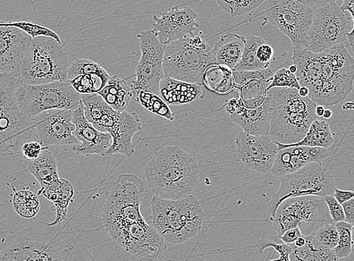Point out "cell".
I'll return each instance as SVG.
<instances>
[{"mask_svg": "<svg viewBox=\"0 0 354 261\" xmlns=\"http://www.w3.org/2000/svg\"><path fill=\"white\" fill-rule=\"evenodd\" d=\"M292 60L300 86L308 88L317 105H337L353 89L354 60L344 44L322 52L303 50L293 53Z\"/></svg>", "mask_w": 354, "mask_h": 261, "instance_id": "1", "label": "cell"}, {"mask_svg": "<svg viewBox=\"0 0 354 261\" xmlns=\"http://www.w3.org/2000/svg\"><path fill=\"white\" fill-rule=\"evenodd\" d=\"M200 173L197 159L179 146L159 149L145 170L151 192L166 200H179L192 195Z\"/></svg>", "mask_w": 354, "mask_h": 261, "instance_id": "2", "label": "cell"}, {"mask_svg": "<svg viewBox=\"0 0 354 261\" xmlns=\"http://www.w3.org/2000/svg\"><path fill=\"white\" fill-rule=\"evenodd\" d=\"M268 96L272 108L269 137L281 144H292L304 138L317 119L314 101L301 97L297 88H273L268 90Z\"/></svg>", "mask_w": 354, "mask_h": 261, "instance_id": "3", "label": "cell"}, {"mask_svg": "<svg viewBox=\"0 0 354 261\" xmlns=\"http://www.w3.org/2000/svg\"><path fill=\"white\" fill-rule=\"evenodd\" d=\"M151 221L165 242L180 244L200 232L205 213L199 200L190 195L179 200L155 195L151 202Z\"/></svg>", "mask_w": 354, "mask_h": 261, "instance_id": "4", "label": "cell"}, {"mask_svg": "<svg viewBox=\"0 0 354 261\" xmlns=\"http://www.w3.org/2000/svg\"><path fill=\"white\" fill-rule=\"evenodd\" d=\"M68 56L62 44L49 37L32 39L25 52L18 77L22 85H43L68 80Z\"/></svg>", "mask_w": 354, "mask_h": 261, "instance_id": "5", "label": "cell"}, {"mask_svg": "<svg viewBox=\"0 0 354 261\" xmlns=\"http://www.w3.org/2000/svg\"><path fill=\"white\" fill-rule=\"evenodd\" d=\"M213 64H215L213 49L200 36L174 41L165 50V77L176 80L203 86V73Z\"/></svg>", "mask_w": 354, "mask_h": 261, "instance_id": "6", "label": "cell"}, {"mask_svg": "<svg viewBox=\"0 0 354 261\" xmlns=\"http://www.w3.org/2000/svg\"><path fill=\"white\" fill-rule=\"evenodd\" d=\"M145 191V182L137 175L123 174L117 179L106 193L102 212L108 233L145 219L140 212Z\"/></svg>", "mask_w": 354, "mask_h": 261, "instance_id": "7", "label": "cell"}, {"mask_svg": "<svg viewBox=\"0 0 354 261\" xmlns=\"http://www.w3.org/2000/svg\"><path fill=\"white\" fill-rule=\"evenodd\" d=\"M278 238L299 227L302 235L315 233L326 224L333 223L324 197L303 196L285 200L271 219ZM335 223V222H334Z\"/></svg>", "mask_w": 354, "mask_h": 261, "instance_id": "8", "label": "cell"}, {"mask_svg": "<svg viewBox=\"0 0 354 261\" xmlns=\"http://www.w3.org/2000/svg\"><path fill=\"white\" fill-rule=\"evenodd\" d=\"M22 85L18 75L0 73V150L7 151L33 135L30 119L24 114L16 100Z\"/></svg>", "mask_w": 354, "mask_h": 261, "instance_id": "9", "label": "cell"}, {"mask_svg": "<svg viewBox=\"0 0 354 261\" xmlns=\"http://www.w3.org/2000/svg\"><path fill=\"white\" fill-rule=\"evenodd\" d=\"M281 187L268 203L270 220L285 200L303 196L333 195L335 183L333 176L323 164L313 162L301 170L279 177Z\"/></svg>", "mask_w": 354, "mask_h": 261, "instance_id": "10", "label": "cell"}, {"mask_svg": "<svg viewBox=\"0 0 354 261\" xmlns=\"http://www.w3.org/2000/svg\"><path fill=\"white\" fill-rule=\"evenodd\" d=\"M17 103L28 117H35L55 109H75L80 105L81 95L69 80L43 85H21L16 91Z\"/></svg>", "mask_w": 354, "mask_h": 261, "instance_id": "11", "label": "cell"}, {"mask_svg": "<svg viewBox=\"0 0 354 261\" xmlns=\"http://www.w3.org/2000/svg\"><path fill=\"white\" fill-rule=\"evenodd\" d=\"M270 23L291 40L293 53L307 49L314 10L299 0H267Z\"/></svg>", "mask_w": 354, "mask_h": 261, "instance_id": "12", "label": "cell"}, {"mask_svg": "<svg viewBox=\"0 0 354 261\" xmlns=\"http://www.w3.org/2000/svg\"><path fill=\"white\" fill-rule=\"evenodd\" d=\"M138 38L141 57L136 67V80L131 86L133 100L140 90L159 95L160 82L165 77L163 62L167 46L158 39L151 30L140 32Z\"/></svg>", "mask_w": 354, "mask_h": 261, "instance_id": "13", "label": "cell"}, {"mask_svg": "<svg viewBox=\"0 0 354 261\" xmlns=\"http://www.w3.org/2000/svg\"><path fill=\"white\" fill-rule=\"evenodd\" d=\"M346 15L335 3L314 10L307 50L322 52L348 40Z\"/></svg>", "mask_w": 354, "mask_h": 261, "instance_id": "14", "label": "cell"}, {"mask_svg": "<svg viewBox=\"0 0 354 261\" xmlns=\"http://www.w3.org/2000/svg\"><path fill=\"white\" fill-rule=\"evenodd\" d=\"M113 240L128 253L142 261H153L167 250L165 240L145 219L109 233Z\"/></svg>", "mask_w": 354, "mask_h": 261, "instance_id": "15", "label": "cell"}, {"mask_svg": "<svg viewBox=\"0 0 354 261\" xmlns=\"http://www.w3.org/2000/svg\"><path fill=\"white\" fill-rule=\"evenodd\" d=\"M73 112V109H55L30 117L33 134H37L41 145L49 147L79 144L74 136Z\"/></svg>", "mask_w": 354, "mask_h": 261, "instance_id": "16", "label": "cell"}, {"mask_svg": "<svg viewBox=\"0 0 354 261\" xmlns=\"http://www.w3.org/2000/svg\"><path fill=\"white\" fill-rule=\"evenodd\" d=\"M81 97L87 119L98 130L111 134L113 141L123 138L130 132L134 113L114 110L98 94L82 95Z\"/></svg>", "mask_w": 354, "mask_h": 261, "instance_id": "17", "label": "cell"}, {"mask_svg": "<svg viewBox=\"0 0 354 261\" xmlns=\"http://www.w3.org/2000/svg\"><path fill=\"white\" fill-rule=\"evenodd\" d=\"M159 14L153 16L151 30L158 39L166 46L189 35L193 36V32L199 27L198 15L192 8L174 6Z\"/></svg>", "mask_w": 354, "mask_h": 261, "instance_id": "18", "label": "cell"}, {"mask_svg": "<svg viewBox=\"0 0 354 261\" xmlns=\"http://www.w3.org/2000/svg\"><path fill=\"white\" fill-rule=\"evenodd\" d=\"M235 145L240 161L248 169L262 174L271 171L278 147L268 135L255 136L243 131Z\"/></svg>", "mask_w": 354, "mask_h": 261, "instance_id": "19", "label": "cell"}, {"mask_svg": "<svg viewBox=\"0 0 354 261\" xmlns=\"http://www.w3.org/2000/svg\"><path fill=\"white\" fill-rule=\"evenodd\" d=\"M73 123L75 127L74 136L79 141V144L73 146L74 153L86 157L93 155L105 156L112 146L111 135L98 130L87 119L82 101L77 108L73 109Z\"/></svg>", "mask_w": 354, "mask_h": 261, "instance_id": "20", "label": "cell"}, {"mask_svg": "<svg viewBox=\"0 0 354 261\" xmlns=\"http://www.w3.org/2000/svg\"><path fill=\"white\" fill-rule=\"evenodd\" d=\"M222 108L243 132L255 136L268 135L272 108L268 95L265 102L257 108L243 106L238 97L227 99Z\"/></svg>", "mask_w": 354, "mask_h": 261, "instance_id": "21", "label": "cell"}, {"mask_svg": "<svg viewBox=\"0 0 354 261\" xmlns=\"http://www.w3.org/2000/svg\"><path fill=\"white\" fill-rule=\"evenodd\" d=\"M32 37L19 28L0 27V73L18 75Z\"/></svg>", "mask_w": 354, "mask_h": 261, "instance_id": "22", "label": "cell"}, {"mask_svg": "<svg viewBox=\"0 0 354 261\" xmlns=\"http://www.w3.org/2000/svg\"><path fill=\"white\" fill-rule=\"evenodd\" d=\"M328 157V148L291 146L277 151L272 173L279 177L297 172L313 162L323 164Z\"/></svg>", "mask_w": 354, "mask_h": 261, "instance_id": "23", "label": "cell"}, {"mask_svg": "<svg viewBox=\"0 0 354 261\" xmlns=\"http://www.w3.org/2000/svg\"><path fill=\"white\" fill-rule=\"evenodd\" d=\"M67 75L71 85L81 95L98 94L111 77L102 66L84 58L70 64Z\"/></svg>", "mask_w": 354, "mask_h": 261, "instance_id": "24", "label": "cell"}, {"mask_svg": "<svg viewBox=\"0 0 354 261\" xmlns=\"http://www.w3.org/2000/svg\"><path fill=\"white\" fill-rule=\"evenodd\" d=\"M61 252L52 245L37 241L25 240L12 244L0 253V260L48 261L62 260Z\"/></svg>", "mask_w": 354, "mask_h": 261, "instance_id": "25", "label": "cell"}, {"mask_svg": "<svg viewBox=\"0 0 354 261\" xmlns=\"http://www.w3.org/2000/svg\"><path fill=\"white\" fill-rule=\"evenodd\" d=\"M159 96L167 105L182 106L196 102L205 96V89L198 84L165 77L159 86Z\"/></svg>", "mask_w": 354, "mask_h": 261, "instance_id": "26", "label": "cell"}, {"mask_svg": "<svg viewBox=\"0 0 354 261\" xmlns=\"http://www.w3.org/2000/svg\"><path fill=\"white\" fill-rule=\"evenodd\" d=\"M39 195L45 197L54 204L56 210V217L52 223L48 226H55L66 220L68 206L74 196V189L69 181L59 179L50 183L38 192Z\"/></svg>", "mask_w": 354, "mask_h": 261, "instance_id": "27", "label": "cell"}, {"mask_svg": "<svg viewBox=\"0 0 354 261\" xmlns=\"http://www.w3.org/2000/svg\"><path fill=\"white\" fill-rule=\"evenodd\" d=\"M245 43L246 38L236 33L223 36L213 49L215 63L234 70L241 61Z\"/></svg>", "mask_w": 354, "mask_h": 261, "instance_id": "28", "label": "cell"}, {"mask_svg": "<svg viewBox=\"0 0 354 261\" xmlns=\"http://www.w3.org/2000/svg\"><path fill=\"white\" fill-rule=\"evenodd\" d=\"M202 83L208 90L218 95L230 94L234 90L233 70L229 66L213 64L205 69Z\"/></svg>", "mask_w": 354, "mask_h": 261, "instance_id": "29", "label": "cell"}, {"mask_svg": "<svg viewBox=\"0 0 354 261\" xmlns=\"http://www.w3.org/2000/svg\"><path fill=\"white\" fill-rule=\"evenodd\" d=\"M98 95L111 106L114 110L122 113L127 109L132 99L131 87L127 82L118 75L111 77L105 87L101 90Z\"/></svg>", "mask_w": 354, "mask_h": 261, "instance_id": "30", "label": "cell"}, {"mask_svg": "<svg viewBox=\"0 0 354 261\" xmlns=\"http://www.w3.org/2000/svg\"><path fill=\"white\" fill-rule=\"evenodd\" d=\"M335 142L330 124L325 120L315 119L311 123L304 138L292 144L276 142L278 150L291 146H309L328 148Z\"/></svg>", "mask_w": 354, "mask_h": 261, "instance_id": "31", "label": "cell"}, {"mask_svg": "<svg viewBox=\"0 0 354 261\" xmlns=\"http://www.w3.org/2000/svg\"><path fill=\"white\" fill-rule=\"evenodd\" d=\"M28 170L37 180L41 188L60 179L55 155L48 149L39 157L29 162Z\"/></svg>", "mask_w": 354, "mask_h": 261, "instance_id": "32", "label": "cell"}, {"mask_svg": "<svg viewBox=\"0 0 354 261\" xmlns=\"http://www.w3.org/2000/svg\"><path fill=\"white\" fill-rule=\"evenodd\" d=\"M305 246L297 248L292 246L290 261H336L337 258L331 249L323 246L313 234L306 235Z\"/></svg>", "mask_w": 354, "mask_h": 261, "instance_id": "33", "label": "cell"}, {"mask_svg": "<svg viewBox=\"0 0 354 261\" xmlns=\"http://www.w3.org/2000/svg\"><path fill=\"white\" fill-rule=\"evenodd\" d=\"M269 85L270 84L259 79H251L241 86H234V90L238 91L243 106L257 108L265 102Z\"/></svg>", "mask_w": 354, "mask_h": 261, "instance_id": "34", "label": "cell"}, {"mask_svg": "<svg viewBox=\"0 0 354 261\" xmlns=\"http://www.w3.org/2000/svg\"><path fill=\"white\" fill-rule=\"evenodd\" d=\"M264 43L266 41L263 38L252 35L248 37L241 61L234 70H258L269 68L259 61L257 55L258 47Z\"/></svg>", "mask_w": 354, "mask_h": 261, "instance_id": "35", "label": "cell"}, {"mask_svg": "<svg viewBox=\"0 0 354 261\" xmlns=\"http://www.w3.org/2000/svg\"><path fill=\"white\" fill-rule=\"evenodd\" d=\"M12 203L17 214L24 218H35L39 211V200L28 189L15 190Z\"/></svg>", "mask_w": 354, "mask_h": 261, "instance_id": "36", "label": "cell"}, {"mask_svg": "<svg viewBox=\"0 0 354 261\" xmlns=\"http://www.w3.org/2000/svg\"><path fill=\"white\" fill-rule=\"evenodd\" d=\"M134 101L140 103L151 113L164 117L167 120L171 122L174 120V115L171 108L159 95L140 90Z\"/></svg>", "mask_w": 354, "mask_h": 261, "instance_id": "37", "label": "cell"}, {"mask_svg": "<svg viewBox=\"0 0 354 261\" xmlns=\"http://www.w3.org/2000/svg\"><path fill=\"white\" fill-rule=\"evenodd\" d=\"M266 1L267 0H216L218 6L232 17L246 14Z\"/></svg>", "mask_w": 354, "mask_h": 261, "instance_id": "38", "label": "cell"}, {"mask_svg": "<svg viewBox=\"0 0 354 261\" xmlns=\"http://www.w3.org/2000/svg\"><path fill=\"white\" fill-rule=\"evenodd\" d=\"M0 27H14L28 33L32 39L38 37H49L62 44L60 37H59L55 31L48 28L41 26V25L35 23L25 21H10L8 23L0 21Z\"/></svg>", "mask_w": 354, "mask_h": 261, "instance_id": "39", "label": "cell"}, {"mask_svg": "<svg viewBox=\"0 0 354 261\" xmlns=\"http://www.w3.org/2000/svg\"><path fill=\"white\" fill-rule=\"evenodd\" d=\"M339 233L338 245L333 249L335 256L339 259L348 258L352 251V246L354 244L352 239L353 224L346 222L335 223Z\"/></svg>", "mask_w": 354, "mask_h": 261, "instance_id": "40", "label": "cell"}, {"mask_svg": "<svg viewBox=\"0 0 354 261\" xmlns=\"http://www.w3.org/2000/svg\"><path fill=\"white\" fill-rule=\"evenodd\" d=\"M313 235L317 240L328 249L333 250L338 245L339 233L334 222L326 224L320 227Z\"/></svg>", "mask_w": 354, "mask_h": 261, "instance_id": "41", "label": "cell"}, {"mask_svg": "<svg viewBox=\"0 0 354 261\" xmlns=\"http://www.w3.org/2000/svg\"><path fill=\"white\" fill-rule=\"evenodd\" d=\"M275 71L267 68L258 70L233 71L234 86H239L251 79H259L271 84Z\"/></svg>", "mask_w": 354, "mask_h": 261, "instance_id": "42", "label": "cell"}, {"mask_svg": "<svg viewBox=\"0 0 354 261\" xmlns=\"http://www.w3.org/2000/svg\"><path fill=\"white\" fill-rule=\"evenodd\" d=\"M300 87L296 74L292 73L288 69L281 68L274 72L268 90L273 88H290L299 90Z\"/></svg>", "mask_w": 354, "mask_h": 261, "instance_id": "43", "label": "cell"}, {"mask_svg": "<svg viewBox=\"0 0 354 261\" xmlns=\"http://www.w3.org/2000/svg\"><path fill=\"white\" fill-rule=\"evenodd\" d=\"M274 248L279 253L280 257L277 260L290 261V256L292 250V246L285 242L277 243L271 240L262 239L257 243V248L261 254L268 248Z\"/></svg>", "mask_w": 354, "mask_h": 261, "instance_id": "44", "label": "cell"}, {"mask_svg": "<svg viewBox=\"0 0 354 261\" xmlns=\"http://www.w3.org/2000/svg\"><path fill=\"white\" fill-rule=\"evenodd\" d=\"M326 204L330 212L333 221L335 223L344 222L345 215L342 205L337 200L333 195L324 197Z\"/></svg>", "mask_w": 354, "mask_h": 261, "instance_id": "45", "label": "cell"}, {"mask_svg": "<svg viewBox=\"0 0 354 261\" xmlns=\"http://www.w3.org/2000/svg\"><path fill=\"white\" fill-rule=\"evenodd\" d=\"M48 148V147L44 146L39 142L32 141L24 143L21 151L24 157L32 161L39 157Z\"/></svg>", "mask_w": 354, "mask_h": 261, "instance_id": "46", "label": "cell"}, {"mask_svg": "<svg viewBox=\"0 0 354 261\" xmlns=\"http://www.w3.org/2000/svg\"><path fill=\"white\" fill-rule=\"evenodd\" d=\"M257 55L260 63L270 67L273 60L274 50V48L266 41V43L258 47Z\"/></svg>", "mask_w": 354, "mask_h": 261, "instance_id": "47", "label": "cell"}, {"mask_svg": "<svg viewBox=\"0 0 354 261\" xmlns=\"http://www.w3.org/2000/svg\"><path fill=\"white\" fill-rule=\"evenodd\" d=\"M340 8L344 12H350L352 16L353 28L350 32H348L347 36V39L351 46L354 41V0H343V4Z\"/></svg>", "mask_w": 354, "mask_h": 261, "instance_id": "48", "label": "cell"}, {"mask_svg": "<svg viewBox=\"0 0 354 261\" xmlns=\"http://www.w3.org/2000/svg\"><path fill=\"white\" fill-rule=\"evenodd\" d=\"M301 235L302 234L299 227H293V229L285 231L279 239L281 240L282 242L291 245V244L296 242Z\"/></svg>", "mask_w": 354, "mask_h": 261, "instance_id": "49", "label": "cell"}, {"mask_svg": "<svg viewBox=\"0 0 354 261\" xmlns=\"http://www.w3.org/2000/svg\"><path fill=\"white\" fill-rule=\"evenodd\" d=\"M342 207L344 209V213L345 215V220L349 224H354V198L345 202V203L342 204Z\"/></svg>", "mask_w": 354, "mask_h": 261, "instance_id": "50", "label": "cell"}, {"mask_svg": "<svg viewBox=\"0 0 354 261\" xmlns=\"http://www.w3.org/2000/svg\"><path fill=\"white\" fill-rule=\"evenodd\" d=\"M333 196L341 204L354 198V191L349 190H341L335 188Z\"/></svg>", "mask_w": 354, "mask_h": 261, "instance_id": "51", "label": "cell"}, {"mask_svg": "<svg viewBox=\"0 0 354 261\" xmlns=\"http://www.w3.org/2000/svg\"><path fill=\"white\" fill-rule=\"evenodd\" d=\"M299 1L305 3L310 8H315L323 6L330 3H335L336 0H299Z\"/></svg>", "mask_w": 354, "mask_h": 261, "instance_id": "52", "label": "cell"}, {"mask_svg": "<svg viewBox=\"0 0 354 261\" xmlns=\"http://www.w3.org/2000/svg\"><path fill=\"white\" fill-rule=\"evenodd\" d=\"M306 242V239L304 237V235H301L296 242L291 244V245L294 246L295 247L300 248L303 246H305V244Z\"/></svg>", "mask_w": 354, "mask_h": 261, "instance_id": "53", "label": "cell"}, {"mask_svg": "<svg viewBox=\"0 0 354 261\" xmlns=\"http://www.w3.org/2000/svg\"><path fill=\"white\" fill-rule=\"evenodd\" d=\"M325 108L324 106L322 105H317L316 107V115L319 117H322L324 116V112H325Z\"/></svg>", "mask_w": 354, "mask_h": 261, "instance_id": "54", "label": "cell"}, {"mask_svg": "<svg viewBox=\"0 0 354 261\" xmlns=\"http://www.w3.org/2000/svg\"><path fill=\"white\" fill-rule=\"evenodd\" d=\"M298 91L299 95L302 97H306L309 95V90L305 86H301Z\"/></svg>", "mask_w": 354, "mask_h": 261, "instance_id": "55", "label": "cell"}, {"mask_svg": "<svg viewBox=\"0 0 354 261\" xmlns=\"http://www.w3.org/2000/svg\"><path fill=\"white\" fill-rule=\"evenodd\" d=\"M343 110H354V103H345L342 106Z\"/></svg>", "mask_w": 354, "mask_h": 261, "instance_id": "56", "label": "cell"}, {"mask_svg": "<svg viewBox=\"0 0 354 261\" xmlns=\"http://www.w3.org/2000/svg\"><path fill=\"white\" fill-rule=\"evenodd\" d=\"M333 113L331 109H325V112L323 117L326 119H330L331 117H333Z\"/></svg>", "mask_w": 354, "mask_h": 261, "instance_id": "57", "label": "cell"}, {"mask_svg": "<svg viewBox=\"0 0 354 261\" xmlns=\"http://www.w3.org/2000/svg\"><path fill=\"white\" fill-rule=\"evenodd\" d=\"M292 73L296 74L298 70V67L296 64L291 65L288 69Z\"/></svg>", "mask_w": 354, "mask_h": 261, "instance_id": "58", "label": "cell"}, {"mask_svg": "<svg viewBox=\"0 0 354 261\" xmlns=\"http://www.w3.org/2000/svg\"><path fill=\"white\" fill-rule=\"evenodd\" d=\"M352 239L354 242V224H353V227H352Z\"/></svg>", "mask_w": 354, "mask_h": 261, "instance_id": "59", "label": "cell"}, {"mask_svg": "<svg viewBox=\"0 0 354 261\" xmlns=\"http://www.w3.org/2000/svg\"><path fill=\"white\" fill-rule=\"evenodd\" d=\"M351 47L352 48V50L354 54V41H353V43L351 45Z\"/></svg>", "mask_w": 354, "mask_h": 261, "instance_id": "60", "label": "cell"}]
</instances>
